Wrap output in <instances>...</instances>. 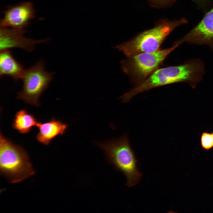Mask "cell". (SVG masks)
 I'll use <instances>...</instances> for the list:
<instances>
[{
  "label": "cell",
  "mask_w": 213,
  "mask_h": 213,
  "mask_svg": "<svg viewBox=\"0 0 213 213\" xmlns=\"http://www.w3.org/2000/svg\"><path fill=\"white\" fill-rule=\"evenodd\" d=\"M204 73V64L199 59L191 60L179 65L157 69L141 83L122 95V102H128L139 93L173 83L186 82L194 88L201 80Z\"/></svg>",
  "instance_id": "6da1fadb"
},
{
  "label": "cell",
  "mask_w": 213,
  "mask_h": 213,
  "mask_svg": "<svg viewBox=\"0 0 213 213\" xmlns=\"http://www.w3.org/2000/svg\"><path fill=\"white\" fill-rule=\"evenodd\" d=\"M96 143L104 150L109 162L125 175L126 185L131 187L139 182L142 174L137 167L138 161L130 146L127 135L104 143Z\"/></svg>",
  "instance_id": "7a4b0ae2"
},
{
  "label": "cell",
  "mask_w": 213,
  "mask_h": 213,
  "mask_svg": "<svg viewBox=\"0 0 213 213\" xmlns=\"http://www.w3.org/2000/svg\"><path fill=\"white\" fill-rule=\"evenodd\" d=\"M0 170L1 174L12 183L21 182L35 173L25 150L14 144L1 132Z\"/></svg>",
  "instance_id": "3957f363"
},
{
  "label": "cell",
  "mask_w": 213,
  "mask_h": 213,
  "mask_svg": "<svg viewBox=\"0 0 213 213\" xmlns=\"http://www.w3.org/2000/svg\"><path fill=\"white\" fill-rule=\"evenodd\" d=\"M187 21L185 18L178 20L164 21L155 27L139 34L131 40L117 46V48L128 57L143 53L158 50L168 35L175 28Z\"/></svg>",
  "instance_id": "277c9868"
},
{
  "label": "cell",
  "mask_w": 213,
  "mask_h": 213,
  "mask_svg": "<svg viewBox=\"0 0 213 213\" xmlns=\"http://www.w3.org/2000/svg\"><path fill=\"white\" fill-rule=\"evenodd\" d=\"M179 45L151 52L143 53L129 57L123 62L124 71L136 82H142L154 72L167 56Z\"/></svg>",
  "instance_id": "5b68a950"
},
{
  "label": "cell",
  "mask_w": 213,
  "mask_h": 213,
  "mask_svg": "<svg viewBox=\"0 0 213 213\" xmlns=\"http://www.w3.org/2000/svg\"><path fill=\"white\" fill-rule=\"evenodd\" d=\"M53 74L45 70L44 63L42 60L25 70L21 79L22 88L18 93L17 98L26 103L38 106L39 98L52 80Z\"/></svg>",
  "instance_id": "8992f818"
},
{
  "label": "cell",
  "mask_w": 213,
  "mask_h": 213,
  "mask_svg": "<svg viewBox=\"0 0 213 213\" xmlns=\"http://www.w3.org/2000/svg\"><path fill=\"white\" fill-rule=\"evenodd\" d=\"M35 14L33 5L30 2H22L10 6L4 12L0 21V28L25 30Z\"/></svg>",
  "instance_id": "52a82bcc"
},
{
  "label": "cell",
  "mask_w": 213,
  "mask_h": 213,
  "mask_svg": "<svg viewBox=\"0 0 213 213\" xmlns=\"http://www.w3.org/2000/svg\"><path fill=\"white\" fill-rule=\"evenodd\" d=\"M25 33V30L0 28V51L18 48L31 51L36 45L45 43L48 40L47 39L36 40L27 38L24 36Z\"/></svg>",
  "instance_id": "ba28073f"
},
{
  "label": "cell",
  "mask_w": 213,
  "mask_h": 213,
  "mask_svg": "<svg viewBox=\"0 0 213 213\" xmlns=\"http://www.w3.org/2000/svg\"><path fill=\"white\" fill-rule=\"evenodd\" d=\"M177 41L180 44L186 42L206 45L213 48V7L193 29Z\"/></svg>",
  "instance_id": "9c48e42d"
},
{
  "label": "cell",
  "mask_w": 213,
  "mask_h": 213,
  "mask_svg": "<svg viewBox=\"0 0 213 213\" xmlns=\"http://www.w3.org/2000/svg\"><path fill=\"white\" fill-rule=\"evenodd\" d=\"M36 127L38 129L36 136V140L47 146L55 138L64 134L68 126L62 121L53 117L46 122H39Z\"/></svg>",
  "instance_id": "30bf717a"
},
{
  "label": "cell",
  "mask_w": 213,
  "mask_h": 213,
  "mask_svg": "<svg viewBox=\"0 0 213 213\" xmlns=\"http://www.w3.org/2000/svg\"><path fill=\"white\" fill-rule=\"evenodd\" d=\"M25 70L14 57L9 50L1 51L0 54V75L8 76L14 80L21 79Z\"/></svg>",
  "instance_id": "8fae6325"
},
{
  "label": "cell",
  "mask_w": 213,
  "mask_h": 213,
  "mask_svg": "<svg viewBox=\"0 0 213 213\" xmlns=\"http://www.w3.org/2000/svg\"><path fill=\"white\" fill-rule=\"evenodd\" d=\"M38 122L33 114L25 109H22L16 113L12 126L19 133L25 134L30 132L33 127L37 126Z\"/></svg>",
  "instance_id": "7c38bea8"
},
{
  "label": "cell",
  "mask_w": 213,
  "mask_h": 213,
  "mask_svg": "<svg viewBox=\"0 0 213 213\" xmlns=\"http://www.w3.org/2000/svg\"><path fill=\"white\" fill-rule=\"evenodd\" d=\"M201 147L205 150H208L213 147V141L211 133L206 131L203 132L200 138Z\"/></svg>",
  "instance_id": "4fadbf2b"
},
{
  "label": "cell",
  "mask_w": 213,
  "mask_h": 213,
  "mask_svg": "<svg viewBox=\"0 0 213 213\" xmlns=\"http://www.w3.org/2000/svg\"><path fill=\"white\" fill-rule=\"evenodd\" d=\"M211 133V134H212V139H213V132H212Z\"/></svg>",
  "instance_id": "5bb4252c"
},
{
  "label": "cell",
  "mask_w": 213,
  "mask_h": 213,
  "mask_svg": "<svg viewBox=\"0 0 213 213\" xmlns=\"http://www.w3.org/2000/svg\"></svg>",
  "instance_id": "9a60e30c"
}]
</instances>
